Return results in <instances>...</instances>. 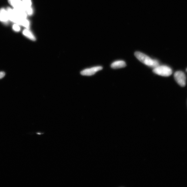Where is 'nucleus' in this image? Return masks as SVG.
<instances>
[{
	"label": "nucleus",
	"mask_w": 187,
	"mask_h": 187,
	"mask_svg": "<svg viewBox=\"0 0 187 187\" xmlns=\"http://www.w3.org/2000/svg\"><path fill=\"white\" fill-rule=\"evenodd\" d=\"M25 12L27 14L29 15V16H31L33 14V9H32L31 7L27 8Z\"/></svg>",
	"instance_id": "11"
},
{
	"label": "nucleus",
	"mask_w": 187,
	"mask_h": 187,
	"mask_svg": "<svg viewBox=\"0 0 187 187\" xmlns=\"http://www.w3.org/2000/svg\"><path fill=\"white\" fill-rule=\"evenodd\" d=\"M22 1L25 8V11L27 8L31 7L32 2L31 0H22Z\"/></svg>",
	"instance_id": "10"
},
{
	"label": "nucleus",
	"mask_w": 187,
	"mask_h": 187,
	"mask_svg": "<svg viewBox=\"0 0 187 187\" xmlns=\"http://www.w3.org/2000/svg\"><path fill=\"white\" fill-rule=\"evenodd\" d=\"M186 72H187V68L186 69Z\"/></svg>",
	"instance_id": "14"
},
{
	"label": "nucleus",
	"mask_w": 187,
	"mask_h": 187,
	"mask_svg": "<svg viewBox=\"0 0 187 187\" xmlns=\"http://www.w3.org/2000/svg\"><path fill=\"white\" fill-rule=\"evenodd\" d=\"M174 77L177 83L182 87H184L186 85V77L184 73L182 71L176 72Z\"/></svg>",
	"instance_id": "3"
},
{
	"label": "nucleus",
	"mask_w": 187,
	"mask_h": 187,
	"mask_svg": "<svg viewBox=\"0 0 187 187\" xmlns=\"http://www.w3.org/2000/svg\"><path fill=\"white\" fill-rule=\"evenodd\" d=\"M135 55L139 61L150 67L154 68L160 65L158 61L151 58L143 53L137 51L135 52Z\"/></svg>",
	"instance_id": "1"
},
{
	"label": "nucleus",
	"mask_w": 187,
	"mask_h": 187,
	"mask_svg": "<svg viewBox=\"0 0 187 187\" xmlns=\"http://www.w3.org/2000/svg\"><path fill=\"white\" fill-rule=\"evenodd\" d=\"M10 20L9 16L7 10L2 8L0 9V21L7 23Z\"/></svg>",
	"instance_id": "6"
},
{
	"label": "nucleus",
	"mask_w": 187,
	"mask_h": 187,
	"mask_svg": "<svg viewBox=\"0 0 187 187\" xmlns=\"http://www.w3.org/2000/svg\"><path fill=\"white\" fill-rule=\"evenodd\" d=\"M102 66H98L95 67L89 68L86 69L81 72V74L83 76H91L95 74L97 72L102 69Z\"/></svg>",
	"instance_id": "4"
},
{
	"label": "nucleus",
	"mask_w": 187,
	"mask_h": 187,
	"mask_svg": "<svg viewBox=\"0 0 187 187\" xmlns=\"http://www.w3.org/2000/svg\"><path fill=\"white\" fill-rule=\"evenodd\" d=\"M8 3L15 9L25 11V8L22 1L21 0H8Z\"/></svg>",
	"instance_id": "5"
},
{
	"label": "nucleus",
	"mask_w": 187,
	"mask_h": 187,
	"mask_svg": "<svg viewBox=\"0 0 187 187\" xmlns=\"http://www.w3.org/2000/svg\"><path fill=\"white\" fill-rule=\"evenodd\" d=\"M5 73L4 72H0V79H2L5 77Z\"/></svg>",
	"instance_id": "13"
},
{
	"label": "nucleus",
	"mask_w": 187,
	"mask_h": 187,
	"mask_svg": "<svg viewBox=\"0 0 187 187\" xmlns=\"http://www.w3.org/2000/svg\"><path fill=\"white\" fill-rule=\"evenodd\" d=\"M23 35H24L29 39L32 41H35L36 38L33 35V34L32 33V32L29 30L28 29H25L24 30L23 32Z\"/></svg>",
	"instance_id": "8"
},
{
	"label": "nucleus",
	"mask_w": 187,
	"mask_h": 187,
	"mask_svg": "<svg viewBox=\"0 0 187 187\" xmlns=\"http://www.w3.org/2000/svg\"><path fill=\"white\" fill-rule=\"evenodd\" d=\"M126 66V62L123 61H118L114 62L111 64V67L113 69L124 68Z\"/></svg>",
	"instance_id": "7"
},
{
	"label": "nucleus",
	"mask_w": 187,
	"mask_h": 187,
	"mask_svg": "<svg viewBox=\"0 0 187 187\" xmlns=\"http://www.w3.org/2000/svg\"><path fill=\"white\" fill-rule=\"evenodd\" d=\"M153 72L155 74L160 75V76L168 77L171 75L172 73V70L169 66L165 65H159L154 68Z\"/></svg>",
	"instance_id": "2"
},
{
	"label": "nucleus",
	"mask_w": 187,
	"mask_h": 187,
	"mask_svg": "<svg viewBox=\"0 0 187 187\" xmlns=\"http://www.w3.org/2000/svg\"><path fill=\"white\" fill-rule=\"evenodd\" d=\"M20 25L27 28V29H29L30 26V22L28 20H27V18L24 19L21 21Z\"/></svg>",
	"instance_id": "9"
},
{
	"label": "nucleus",
	"mask_w": 187,
	"mask_h": 187,
	"mask_svg": "<svg viewBox=\"0 0 187 187\" xmlns=\"http://www.w3.org/2000/svg\"><path fill=\"white\" fill-rule=\"evenodd\" d=\"M13 29L14 31L16 32H19L20 31V27L19 26V25L16 23L13 25Z\"/></svg>",
	"instance_id": "12"
}]
</instances>
